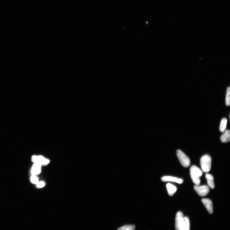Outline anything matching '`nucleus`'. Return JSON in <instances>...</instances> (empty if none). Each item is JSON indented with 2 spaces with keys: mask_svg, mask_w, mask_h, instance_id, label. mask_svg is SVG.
Here are the masks:
<instances>
[{
  "mask_svg": "<svg viewBox=\"0 0 230 230\" xmlns=\"http://www.w3.org/2000/svg\"><path fill=\"white\" fill-rule=\"evenodd\" d=\"M177 157L181 164L183 167L187 168L190 166L191 162L190 159L180 150L177 151Z\"/></svg>",
  "mask_w": 230,
  "mask_h": 230,
  "instance_id": "3",
  "label": "nucleus"
},
{
  "mask_svg": "<svg viewBox=\"0 0 230 230\" xmlns=\"http://www.w3.org/2000/svg\"><path fill=\"white\" fill-rule=\"evenodd\" d=\"M230 87L228 86L226 89V96L225 98V104L227 106H230Z\"/></svg>",
  "mask_w": 230,
  "mask_h": 230,
  "instance_id": "15",
  "label": "nucleus"
},
{
  "mask_svg": "<svg viewBox=\"0 0 230 230\" xmlns=\"http://www.w3.org/2000/svg\"><path fill=\"white\" fill-rule=\"evenodd\" d=\"M31 181L34 184H37L39 182L38 178L35 175L32 176L31 178Z\"/></svg>",
  "mask_w": 230,
  "mask_h": 230,
  "instance_id": "17",
  "label": "nucleus"
},
{
  "mask_svg": "<svg viewBox=\"0 0 230 230\" xmlns=\"http://www.w3.org/2000/svg\"><path fill=\"white\" fill-rule=\"evenodd\" d=\"M190 229V224L189 219L187 217H184L183 230H189Z\"/></svg>",
  "mask_w": 230,
  "mask_h": 230,
  "instance_id": "14",
  "label": "nucleus"
},
{
  "mask_svg": "<svg viewBox=\"0 0 230 230\" xmlns=\"http://www.w3.org/2000/svg\"><path fill=\"white\" fill-rule=\"evenodd\" d=\"M166 187L168 194L170 196H173L177 190V188L175 186L170 183L167 184Z\"/></svg>",
  "mask_w": 230,
  "mask_h": 230,
  "instance_id": "10",
  "label": "nucleus"
},
{
  "mask_svg": "<svg viewBox=\"0 0 230 230\" xmlns=\"http://www.w3.org/2000/svg\"><path fill=\"white\" fill-rule=\"evenodd\" d=\"M32 160L35 163L41 165L48 164L50 162L49 160L40 156H34L32 157Z\"/></svg>",
  "mask_w": 230,
  "mask_h": 230,
  "instance_id": "6",
  "label": "nucleus"
},
{
  "mask_svg": "<svg viewBox=\"0 0 230 230\" xmlns=\"http://www.w3.org/2000/svg\"><path fill=\"white\" fill-rule=\"evenodd\" d=\"M184 217L183 214L180 211L177 212L175 218V229L183 230Z\"/></svg>",
  "mask_w": 230,
  "mask_h": 230,
  "instance_id": "4",
  "label": "nucleus"
},
{
  "mask_svg": "<svg viewBox=\"0 0 230 230\" xmlns=\"http://www.w3.org/2000/svg\"><path fill=\"white\" fill-rule=\"evenodd\" d=\"M190 175L193 182L196 185H199L201 183L200 177L203 175L202 170L195 165H192L190 168Z\"/></svg>",
  "mask_w": 230,
  "mask_h": 230,
  "instance_id": "1",
  "label": "nucleus"
},
{
  "mask_svg": "<svg viewBox=\"0 0 230 230\" xmlns=\"http://www.w3.org/2000/svg\"><path fill=\"white\" fill-rule=\"evenodd\" d=\"M209 187L212 189H214L215 187L214 182V178L210 174H207L205 175Z\"/></svg>",
  "mask_w": 230,
  "mask_h": 230,
  "instance_id": "11",
  "label": "nucleus"
},
{
  "mask_svg": "<svg viewBox=\"0 0 230 230\" xmlns=\"http://www.w3.org/2000/svg\"><path fill=\"white\" fill-rule=\"evenodd\" d=\"M203 203L205 206L208 211L210 214L213 213V205L212 202L210 199L207 198H203L202 199Z\"/></svg>",
  "mask_w": 230,
  "mask_h": 230,
  "instance_id": "8",
  "label": "nucleus"
},
{
  "mask_svg": "<svg viewBox=\"0 0 230 230\" xmlns=\"http://www.w3.org/2000/svg\"><path fill=\"white\" fill-rule=\"evenodd\" d=\"M161 180L164 182H176L179 184H182L184 181L183 179L181 178L169 176H165L162 177L161 178Z\"/></svg>",
  "mask_w": 230,
  "mask_h": 230,
  "instance_id": "7",
  "label": "nucleus"
},
{
  "mask_svg": "<svg viewBox=\"0 0 230 230\" xmlns=\"http://www.w3.org/2000/svg\"><path fill=\"white\" fill-rule=\"evenodd\" d=\"M135 226L134 225H127L122 226L118 229L119 230H133L135 229Z\"/></svg>",
  "mask_w": 230,
  "mask_h": 230,
  "instance_id": "16",
  "label": "nucleus"
},
{
  "mask_svg": "<svg viewBox=\"0 0 230 230\" xmlns=\"http://www.w3.org/2000/svg\"><path fill=\"white\" fill-rule=\"evenodd\" d=\"M227 123V119L226 118H223L220 124L219 131L221 132H224L226 130Z\"/></svg>",
  "mask_w": 230,
  "mask_h": 230,
  "instance_id": "13",
  "label": "nucleus"
},
{
  "mask_svg": "<svg viewBox=\"0 0 230 230\" xmlns=\"http://www.w3.org/2000/svg\"><path fill=\"white\" fill-rule=\"evenodd\" d=\"M194 189L197 194L201 196H205L207 195L209 192V189L207 186H199L196 185L194 187Z\"/></svg>",
  "mask_w": 230,
  "mask_h": 230,
  "instance_id": "5",
  "label": "nucleus"
},
{
  "mask_svg": "<svg viewBox=\"0 0 230 230\" xmlns=\"http://www.w3.org/2000/svg\"><path fill=\"white\" fill-rule=\"evenodd\" d=\"M222 135L221 140L223 143H227L230 141V131L229 130H225Z\"/></svg>",
  "mask_w": 230,
  "mask_h": 230,
  "instance_id": "9",
  "label": "nucleus"
},
{
  "mask_svg": "<svg viewBox=\"0 0 230 230\" xmlns=\"http://www.w3.org/2000/svg\"><path fill=\"white\" fill-rule=\"evenodd\" d=\"M41 165L37 163H35L33 165L32 170V173L33 175L39 174L41 172Z\"/></svg>",
  "mask_w": 230,
  "mask_h": 230,
  "instance_id": "12",
  "label": "nucleus"
},
{
  "mask_svg": "<svg viewBox=\"0 0 230 230\" xmlns=\"http://www.w3.org/2000/svg\"><path fill=\"white\" fill-rule=\"evenodd\" d=\"M45 185V183L43 182H38L37 184V187L40 188L44 187Z\"/></svg>",
  "mask_w": 230,
  "mask_h": 230,
  "instance_id": "18",
  "label": "nucleus"
},
{
  "mask_svg": "<svg viewBox=\"0 0 230 230\" xmlns=\"http://www.w3.org/2000/svg\"><path fill=\"white\" fill-rule=\"evenodd\" d=\"M200 162L201 167L203 172L207 173L210 170L212 159L209 155L205 154L201 158Z\"/></svg>",
  "mask_w": 230,
  "mask_h": 230,
  "instance_id": "2",
  "label": "nucleus"
}]
</instances>
